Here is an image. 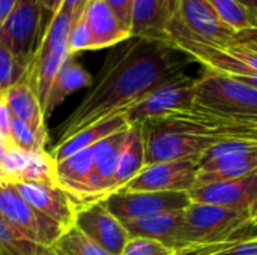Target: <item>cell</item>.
Here are the masks:
<instances>
[{
  "instance_id": "obj_1",
  "label": "cell",
  "mask_w": 257,
  "mask_h": 255,
  "mask_svg": "<svg viewBox=\"0 0 257 255\" xmlns=\"http://www.w3.org/2000/svg\"><path fill=\"white\" fill-rule=\"evenodd\" d=\"M191 60L169 41L131 36L113 47L96 81L57 129V143L86 126L123 114L152 90L185 74Z\"/></svg>"
},
{
  "instance_id": "obj_2",
  "label": "cell",
  "mask_w": 257,
  "mask_h": 255,
  "mask_svg": "<svg viewBox=\"0 0 257 255\" xmlns=\"http://www.w3.org/2000/svg\"><path fill=\"white\" fill-rule=\"evenodd\" d=\"M191 114L214 129L257 123V90L211 69L196 78Z\"/></svg>"
},
{
  "instance_id": "obj_3",
  "label": "cell",
  "mask_w": 257,
  "mask_h": 255,
  "mask_svg": "<svg viewBox=\"0 0 257 255\" xmlns=\"http://www.w3.org/2000/svg\"><path fill=\"white\" fill-rule=\"evenodd\" d=\"M145 164L197 161L214 143L223 138L191 113L173 114L142 123Z\"/></svg>"
},
{
  "instance_id": "obj_4",
  "label": "cell",
  "mask_w": 257,
  "mask_h": 255,
  "mask_svg": "<svg viewBox=\"0 0 257 255\" xmlns=\"http://www.w3.org/2000/svg\"><path fill=\"white\" fill-rule=\"evenodd\" d=\"M250 224L251 219L239 212L214 204L190 203L184 209L175 252L178 255L230 242Z\"/></svg>"
},
{
  "instance_id": "obj_5",
  "label": "cell",
  "mask_w": 257,
  "mask_h": 255,
  "mask_svg": "<svg viewBox=\"0 0 257 255\" xmlns=\"http://www.w3.org/2000/svg\"><path fill=\"white\" fill-rule=\"evenodd\" d=\"M75 20L77 18L63 8L57 12L36 47L24 75V80L36 93L42 111H45L47 99L59 69L71 56L68 51V35Z\"/></svg>"
},
{
  "instance_id": "obj_6",
  "label": "cell",
  "mask_w": 257,
  "mask_h": 255,
  "mask_svg": "<svg viewBox=\"0 0 257 255\" xmlns=\"http://www.w3.org/2000/svg\"><path fill=\"white\" fill-rule=\"evenodd\" d=\"M254 171H257V144L236 138H221L197 159L196 186L238 179Z\"/></svg>"
},
{
  "instance_id": "obj_7",
  "label": "cell",
  "mask_w": 257,
  "mask_h": 255,
  "mask_svg": "<svg viewBox=\"0 0 257 255\" xmlns=\"http://www.w3.org/2000/svg\"><path fill=\"white\" fill-rule=\"evenodd\" d=\"M196 78L182 74L175 80L152 90L123 114L128 125L143 123L146 120L191 113L194 99Z\"/></svg>"
},
{
  "instance_id": "obj_8",
  "label": "cell",
  "mask_w": 257,
  "mask_h": 255,
  "mask_svg": "<svg viewBox=\"0 0 257 255\" xmlns=\"http://www.w3.org/2000/svg\"><path fill=\"white\" fill-rule=\"evenodd\" d=\"M0 213L36 246H54L66 231L56 221L33 209L8 183H0Z\"/></svg>"
},
{
  "instance_id": "obj_9",
  "label": "cell",
  "mask_w": 257,
  "mask_h": 255,
  "mask_svg": "<svg viewBox=\"0 0 257 255\" xmlns=\"http://www.w3.org/2000/svg\"><path fill=\"white\" fill-rule=\"evenodd\" d=\"M39 0H17L0 29V38L9 45L26 72L39 44Z\"/></svg>"
},
{
  "instance_id": "obj_10",
  "label": "cell",
  "mask_w": 257,
  "mask_h": 255,
  "mask_svg": "<svg viewBox=\"0 0 257 255\" xmlns=\"http://www.w3.org/2000/svg\"><path fill=\"white\" fill-rule=\"evenodd\" d=\"M105 207L120 221L140 219L170 210H184L191 200L187 192H126L116 191L102 200Z\"/></svg>"
},
{
  "instance_id": "obj_11",
  "label": "cell",
  "mask_w": 257,
  "mask_h": 255,
  "mask_svg": "<svg viewBox=\"0 0 257 255\" xmlns=\"http://www.w3.org/2000/svg\"><path fill=\"white\" fill-rule=\"evenodd\" d=\"M188 195L191 203L220 206L248 216L251 222L257 221V171L220 183L196 186Z\"/></svg>"
},
{
  "instance_id": "obj_12",
  "label": "cell",
  "mask_w": 257,
  "mask_h": 255,
  "mask_svg": "<svg viewBox=\"0 0 257 255\" xmlns=\"http://www.w3.org/2000/svg\"><path fill=\"white\" fill-rule=\"evenodd\" d=\"M197 180V161H170L145 168L119 191L126 192H190Z\"/></svg>"
},
{
  "instance_id": "obj_13",
  "label": "cell",
  "mask_w": 257,
  "mask_h": 255,
  "mask_svg": "<svg viewBox=\"0 0 257 255\" xmlns=\"http://www.w3.org/2000/svg\"><path fill=\"white\" fill-rule=\"evenodd\" d=\"M74 225L111 255H120L130 240L123 222L117 219L102 201L78 206Z\"/></svg>"
},
{
  "instance_id": "obj_14",
  "label": "cell",
  "mask_w": 257,
  "mask_h": 255,
  "mask_svg": "<svg viewBox=\"0 0 257 255\" xmlns=\"http://www.w3.org/2000/svg\"><path fill=\"white\" fill-rule=\"evenodd\" d=\"M8 185H11L33 209L56 221L65 230L74 225L78 206L60 186L39 182H15Z\"/></svg>"
},
{
  "instance_id": "obj_15",
  "label": "cell",
  "mask_w": 257,
  "mask_h": 255,
  "mask_svg": "<svg viewBox=\"0 0 257 255\" xmlns=\"http://www.w3.org/2000/svg\"><path fill=\"white\" fill-rule=\"evenodd\" d=\"M176 17L194 36L212 45L229 47L236 42L238 33L218 18L208 0H178Z\"/></svg>"
},
{
  "instance_id": "obj_16",
  "label": "cell",
  "mask_w": 257,
  "mask_h": 255,
  "mask_svg": "<svg viewBox=\"0 0 257 255\" xmlns=\"http://www.w3.org/2000/svg\"><path fill=\"white\" fill-rule=\"evenodd\" d=\"M92 147L54 162L56 185L60 186L77 206L92 203Z\"/></svg>"
},
{
  "instance_id": "obj_17",
  "label": "cell",
  "mask_w": 257,
  "mask_h": 255,
  "mask_svg": "<svg viewBox=\"0 0 257 255\" xmlns=\"http://www.w3.org/2000/svg\"><path fill=\"white\" fill-rule=\"evenodd\" d=\"M126 128L113 132L92 147V203L102 201L113 194V179L119 161V153L125 141Z\"/></svg>"
},
{
  "instance_id": "obj_18",
  "label": "cell",
  "mask_w": 257,
  "mask_h": 255,
  "mask_svg": "<svg viewBox=\"0 0 257 255\" xmlns=\"http://www.w3.org/2000/svg\"><path fill=\"white\" fill-rule=\"evenodd\" d=\"M83 17L92 36V50L116 47L131 38V32L117 20L105 0H90Z\"/></svg>"
},
{
  "instance_id": "obj_19",
  "label": "cell",
  "mask_w": 257,
  "mask_h": 255,
  "mask_svg": "<svg viewBox=\"0 0 257 255\" xmlns=\"http://www.w3.org/2000/svg\"><path fill=\"white\" fill-rule=\"evenodd\" d=\"M176 5L178 0H134L131 36L166 41V29Z\"/></svg>"
},
{
  "instance_id": "obj_20",
  "label": "cell",
  "mask_w": 257,
  "mask_h": 255,
  "mask_svg": "<svg viewBox=\"0 0 257 255\" xmlns=\"http://www.w3.org/2000/svg\"><path fill=\"white\" fill-rule=\"evenodd\" d=\"M182 216H184V210H170V212H161L146 218L122 221V222L130 239L145 237V239L158 240L175 251L178 233L182 224Z\"/></svg>"
},
{
  "instance_id": "obj_21",
  "label": "cell",
  "mask_w": 257,
  "mask_h": 255,
  "mask_svg": "<svg viewBox=\"0 0 257 255\" xmlns=\"http://www.w3.org/2000/svg\"><path fill=\"white\" fill-rule=\"evenodd\" d=\"M6 107L9 108L12 117L24 122L29 128H32L38 135L48 137L45 128V116L39 99L30 84L23 78L12 84L3 95H2Z\"/></svg>"
},
{
  "instance_id": "obj_22",
  "label": "cell",
  "mask_w": 257,
  "mask_h": 255,
  "mask_svg": "<svg viewBox=\"0 0 257 255\" xmlns=\"http://www.w3.org/2000/svg\"><path fill=\"white\" fill-rule=\"evenodd\" d=\"M126 126H128V122L125 119V114L111 116V117L101 120L95 125L86 126L84 129L75 132L74 135H71L69 138H66L62 143H56L54 147L51 149V152H48V153L54 162H59L77 152L93 147L102 138L111 135L113 132H116L119 129H123Z\"/></svg>"
},
{
  "instance_id": "obj_23",
  "label": "cell",
  "mask_w": 257,
  "mask_h": 255,
  "mask_svg": "<svg viewBox=\"0 0 257 255\" xmlns=\"http://www.w3.org/2000/svg\"><path fill=\"white\" fill-rule=\"evenodd\" d=\"M92 84H93V78L89 74V71L80 62H77L75 56H69L62 65V68L59 69L53 81L44 111L45 117L50 116L60 104H63L69 95L81 89L90 87Z\"/></svg>"
},
{
  "instance_id": "obj_24",
  "label": "cell",
  "mask_w": 257,
  "mask_h": 255,
  "mask_svg": "<svg viewBox=\"0 0 257 255\" xmlns=\"http://www.w3.org/2000/svg\"><path fill=\"white\" fill-rule=\"evenodd\" d=\"M145 144L142 123L128 125L125 141L122 144L117 167L113 179V192L123 188L145 168Z\"/></svg>"
},
{
  "instance_id": "obj_25",
  "label": "cell",
  "mask_w": 257,
  "mask_h": 255,
  "mask_svg": "<svg viewBox=\"0 0 257 255\" xmlns=\"http://www.w3.org/2000/svg\"><path fill=\"white\" fill-rule=\"evenodd\" d=\"M218 18L233 32L242 33L257 29V17L236 0H208Z\"/></svg>"
},
{
  "instance_id": "obj_26",
  "label": "cell",
  "mask_w": 257,
  "mask_h": 255,
  "mask_svg": "<svg viewBox=\"0 0 257 255\" xmlns=\"http://www.w3.org/2000/svg\"><path fill=\"white\" fill-rule=\"evenodd\" d=\"M54 248L65 255H111L96 242L89 239L75 225L68 228L59 237Z\"/></svg>"
},
{
  "instance_id": "obj_27",
  "label": "cell",
  "mask_w": 257,
  "mask_h": 255,
  "mask_svg": "<svg viewBox=\"0 0 257 255\" xmlns=\"http://www.w3.org/2000/svg\"><path fill=\"white\" fill-rule=\"evenodd\" d=\"M36 248L0 213V255H35Z\"/></svg>"
},
{
  "instance_id": "obj_28",
  "label": "cell",
  "mask_w": 257,
  "mask_h": 255,
  "mask_svg": "<svg viewBox=\"0 0 257 255\" xmlns=\"http://www.w3.org/2000/svg\"><path fill=\"white\" fill-rule=\"evenodd\" d=\"M48 137L38 135L32 128H29L24 122L12 117L11 122V147L20 149L27 153H35L45 150V144Z\"/></svg>"
},
{
  "instance_id": "obj_29",
  "label": "cell",
  "mask_w": 257,
  "mask_h": 255,
  "mask_svg": "<svg viewBox=\"0 0 257 255\" xmlns=\"http://www.w3.org/2000/svg\"><path fill=\"white\" fill-rule=\"evenodd\" d=\"M26 69L18 63L9 45L0 38V95H3L12 84L24 78Z\"/></svg>"
},
{
  "instance_id": "obj_30",
  "label": "cell",
  "mask_w": 257,
  "mask_h": 255,
  "mask_svg": "<svg viewBox=\"0 0 257 255\" xmlns=\"http://www.w3.org/2000/svg\"><path fill=\"white\" fill-rule=\"evenodd\" d=\"M178 255H257V240L226 242L215 246H206Z\"/></svg>"
},
{
  "instance_id": "obj_31",
  "label": "cell",
  "mask_w": 257,
  "mask_h": 255,
  "mask_svg": "<svg viewBox=\"0 0 257 255\" xmlns=\"http://www.w3.org/2000/svg\"><path fill=\"white\" fill-rule=\"evenodd\" d=\"M92 50V36L89 26L81 15L75 23L72 24L69 35H68V51L71 56H77L78 53L83 51H90Z\"/></svg>"
},
{
  "instance_id": "obj_32",
  "label": "cell",
  "mask_w": 257,
  "mask_h": 255,
  "mask_svg": "<svg viewBox=\"0 0 257 255\" xmlns=\"http://www.w3.org/2000/svg\"><path fill=\"white\" fill-rule=\"evenodd\" d=\"M120 255H176L173 249L158 240L145 237H131Z\"/></svg>"
},
{
  "instance_id": "obj_33",
  "label": "cell",
  "mask_w": 257,
  "mask_h": 255,
  "mask_svg": "<svg viewBox=\"0 0 257 255\" xmlns=\"http://www.w3.org/2000/svg\"><path fill=\"white\" fill-rule=\"evenodd\" d=\"M65 0H39V6H41V21H39V42L44 36V33L47 32L48 26L51 24V21L54 20V17L57 15V12L60 11V8L63 6ZM39 45V44H38Z\"/></svg>"
},
{
  "instance_id": "obj_34",
  "label": "cell",
  "mask_w": 257,
  "mask_h": 255,
  "mask_svg": "<svg viewBox=\"0 0 257 255\" xmlns=\"http://www.w3.org/2000/svg\"><path fill=\"white\" fill-rule=\"evenodd\" d=\"M105 2L111 8L113 14L117 17V20L131 32V20H133L134 0H105Z\"/></svg>"
},
{
  "instance_id": "obj_35",
  "label": "cell",
  "mask_w": 257,
  "mask_h": 255,
  "mask_svg": "<svg viewBox=\"0 0 257 255\" xmlns=\"http://www.w3.org/2000/svg\"><path fill=\"white\" fill-rule=\"evenodd\" d=\"M223 138H236L250 141L253 144H257V123L248 125V126H236V128H224L220 129Z\"/></svg>"
},
{
  "instance_id": "obj_36",
  "label": "cell",
  "mask_w": 257,
  "mask_h": 255,
  "mask_svg": "<svg viewBox=\"0 0 257 255\" xmlns=\"http://www.w3.org/2000/svg\"><path fill=\"white\" fill-rule=\"evenodd\" d=\"M11 122H12V114L2 98L0 99V137L6 141L9 147H11Z\"/></svg>"
},
{
  "instance_id": "obj_37",
  "label": "cell",
  "mask_w": 257,
  "mask_h": 255,
  "mask_svg": "<svg viewBox=\"0 0 257 255\" xmlns=\"http://www.w3.org/2000/svg\"><path fill=\"white\" fill-rule=\"evenodd\" d=\"M89 2L90 0H65V3H63V9H66V11H69L77 20L83 15V12H84V9H86V6L89 5ZM60 8V9H62Z\"/></svg>"
},
{
  "instance_id": "obj_38",
  "label": "cell",
  "mask_w": 257,
  "mask_h": 255,
  "mask_svg": "<svg viewBox=\"0 0 257 255\" xmlns=\"http://www.w3.org/2000/svg\"><path fill=\"white\" fill-rule=\"evenodd\" d=\"M242 240H257V221L251 222L250 225H247L230 242H242Z\"/></svg>"
},
{
  "instance_id": "obj_39",
  "label": "cell",
  "mask_w": 257,
  "mask_h": 255,
  "mask_svg": "<svg viewBox=\"0 0 257 255\" xmlns=\"http://www.w3.org/2000/svg\"><path fill=\"white\" fill-rule=\"evenodd\" d=\"M236 42L244 44V45H247V47H250V48L257 51V32L256 30H248V32L238 33Z\"/></svg>"
},
{
  "instance_id": "obj_40",
  "label": "cell",
  "mask_w": 257,
  "mask_h": 255,
  "mask_svg": "<svg viewBox=\"0 0 257 255\" xmlns=\"http://www.w3.org/2000/svg\"><path fill=\"white\" fill-rule=\"evenodd\" d=\"M17 3V0H0V21L3 24L5 18L8 17V14L11 12V9L14 8V5Z\"/></svg>"
},
{
  "instance_id": "obj_41",
  "label": "cell",
  "mask_w": 257,
  "mask_h": 255,
  "mask_svg": "<svg viewBox=\"0 0 257 255\" xmlns=\"http://www.w3.org/2000/svg\"><path fill=\"white\" fill-rule=\"evenodd\" d=\"M35 255H65L62 254L59 249H56L54 246H38L36 248V252H35Z\"/></svg>"
},
{
  "instance_id": "obj_42",
  "label": "cell",
  "mask_w": 257,
  "mask_h": 255,
  "mask_svg": "<svg viewBox=\"0 0 257 255\" xmlns=\"http://www.w3.org/2000/svg\"><path fill=\"white\" fill-rule=\"evenodd\" d=\"M236 2L257 17V0H236Z\"/></svg>"
},
{
  "instance_id": "obj_43",
  "label": "cell",
  "mask_w": 257,
  "mask_h": 255,
  "mask_svg": "<svg viewBox=\"0 0 257 255\" xmlns=\"http://www.w3.org/2000/svg\"><path fill=\"white\" fill-rule=\"evenodd\" d=\"M8 149H9V146H8L6 141L0 137V165H2V162H3V159H5V156H6Z\"/></svg>"
},
{
  "instance_id": "obj_44",
  "label": "cell",
  "mask_w": 257,
  "mask_h": 255,
  "mask_svg": "<svg viewBox=\"0 0 257 255\" xmlns=\"http://www.w3.org/2000/svg\"><path fill=\"white\" fill-rule=\"evenodd\" d=\"M0 29H2V21H0Z\"/></svg>"
},
{
  "instance_id": "obj_45",
  "label": "cell",
  "mask_w": 257,
  "mask_h": 255,
  "mask_svg": "<svg viewBox=\"0 0 257 255\" xmlns=\"http://www.w3.org/2000/svg\"><path fill=\"white\" fill-rule=\"evenodd\" d=\"M0 99H2V95H0Z\"/></svg>"
},
{
  "instance_id": "obj_46",
  "label": "cell",
  "mask_w": 257,
  "mask_h": 255,
  "mask_svg": "<svg viewBox=\"0 0 257 255\" xmlns=\"http://www.w3.org/2000/svg\"><path fill=\"white\" fill-rule=\"evenodd\" d=\"M256 32H257V29H256Z\"/></svg>"
}]
</instances>
